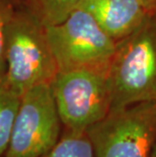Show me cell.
I'll list each match as a JSON object with an SVG mask.
<instances>
[{
    "label": "cell",
    "instance_id": "cell-9",
    "mask_svg": "<svg viewBox=\"0 0 156 157\" xmlns=\"http://www.w3.org/2000/svg\"><path fill=\"white\" fill-rule=\"evenodd\" d=\"M41 157H95L93 146L86 131L64 132L53 148Z\"/></svg>",
    "mask_w": 156,
    "mask_h": 157
},
{
    "label": "cell",
    "instance_id": "cell-2",
    "mask_svg": "<svg viewBox=\"0 0 156 157\" xmlns=\"http://www.w3.org/2000/svg\"><path fill=\"white\" fill-rule=\"evenodd\" d=\"M111 109L156 101V19L117 43L108 68Z\"/></svg>",
    "mask_w": 156,
    "mask_h": 157
},
{
    "label": "cell",
    "instance_id": "cell-12",
    "mask_svg": "<svg viewBox=\"0 0 156 157\" xmlns=\"http://www.w3.org/2000/svg\"><path fill=\"white\" fill-rule=\"evenodd\" d=\"M143 1L147 4L149 7H150L152 10H155V8H156V0H143Z\"/></svg>",
    "mask_w": 156,
    "mask_h": 157
},
{
    "label": "cell",
    "instance_id": "cell-3",
    "mask_svg": "<svg viewBox=\"0 0 156 157\" xmlns=\"http://www.w3.org/2000/svg\"><path fill=\"white\" fill-rule=\"evenodd\" d=\"M46 32L58 71L108 72L117 42L84 9L77 8L61 23L46 26Z\"/></svg>",
    "mask_w": 156,
    "mask_h": 157
},
{
    "label": "cell",
    "instance_id": "cell-5",
    "mask_svg": "<svg viewBox=\"0 0 156 157\" xmlns=\"http://www.w3.org/2000/svg\"><path fill=\"white\" fill-rule=\"evenodd\" d=\"M63 128L86 131L111 111L108 72L91 69L58 71L50 83Z\"/></svg>",
    "mask_w": 156,
    "mask_h": 157
},
{
    "label": "cell",
    "instance_id": "cell-6",
    "mask_svg": "<svg viewBox=\"0 0 156 157\" xmlns=\"http://www.w3.org/2000/svg\"><path fill=\"white\" fill-rule=\"evenodd\" d=\"M62 122L50 83H43L21 95L10 143L4 157H41L62 135Z\"/></svg>",
    "mask_w": 156,
    "mask_h": 157
},
{
    "label": "cell",
    "instance_id": "cell-16",
    "mask_svg": "<svg viewBox=\"0 0 156 157\" xmlns=\"http://www.w3.org/2000/svg\"><path fill=\"white\" fill-rule=\"evenodd\" d=\"M155 102H156V101H155Z\"/></svg>",
    "mask_w": 156,
    "mask_h": 157
},
{
    "label": "cell",
    "instance_id": "cell-7",
    "mask_svg": "<svg viewBox=\"0 0 156 157\" xmlns=\"http://www.w3.org/2000/svg\"><path fill=\"white\" fill-rule=\"evenodd\" d=\"M84 9L116 42L130 36L153 15L143 0H83Z\"/></svg>",
    "mask_w": 156,
    "mask_h": 157
},
{
    "label": "cell",
    "instance_id": "cell-14",
    "mask_svg": "<svg viewBox=\"0 0 156 157\" xmlns=\"http://www.w3.org/2000/svg\"><path fill=\"white\" fill-rule=\"evenodd\" d=\"M152 17L156 19V8H155V10H154V12H153V15H152Z\"/></svg>",
    "mask_w": 156,
    "mask_h": 157
},
{
    "label": "cell",
    "instance_id": "cell-1",
    "mask_svg": "<svg viewBox=\"0 0 156 157\" xmlns=\"http://www.w3.org/2000/svg\"><path fill=\"white\" fill-rule=\"evenodd\" d=\"M6 73L2 84L16 95L43 83H51L58 72L46 25L18 4L7 26L5 39Z\"/></svg>",
    "mask_w": 156,
    "mask_h": 157
},
{
    "label": "cell",
    "instance_id": "cell-4",
    "mask_svg": "<svg viewBox=\"0 0 156 157\" xmlns=\"http://www.w3.org/2000/svg\"><path fill=\"white\" fill-rule=\"evenodd\" d=\"M86 133L95 157H150L156 143V102L111 109Z\"/></svg>",
    "mask_w": 156,
    "mask_h": 157
},
{
    "label": "cell",
    "instance_id": "cell-13",
    "mask_svg": "<svg viewBox=\"0 0 156 157\" xmlns=\"http://www.w3.org/2000/svg\"><path fill=\"white\" fill-rule=\"evenodd\" d=\"M150 157H156V143H155V145L153 147V150H152V152H151V156Z\"/></svg>",
    "mask_w": 156,
    "mask_h": 157
},
{
    "label": "cell",
    "instance_id": "cell-15",
    "mask_svg": "<svg viewBox=\"0 0 156 157\" xmlns=\"http://www.w3.org/2000/svg\"><path fill=\"white\" fill-rule=\"evenodd\" d=\"M17 1H18V2H19V3H21V0H17Z\"/></svg>",
    "mask_w": 156,
    "mask_h": 157
},
{
    "label": "cell",
    "instance_id": "cell-8",
    "mask_svg": "<svg viewBox=\"0 0 156 157\" xmlns=\"http://www.w3.org/2000/svg\"><path fill=\"white\" fill-rule=\"evenodd\" d=\"M83 0H21L46 26L61 23L76 10Z\"/></svg>",
    "mask_w": 156,
    "mask_h": 157
},
{
    "label": "cell",
    "instance_id": "cell-11",
    "mask_svg": "<svg viewBox=\"0 0 156 157\" xmlns=\"http://www.w3.org/2000/svg\"><path fill=\"white\" fill-rule=\"evenodd\" d=\"M19 4L17 0H0V82L6 73L5 63V39L7 26Z\"/></svg>",
    "mask_w": 156,
    "mask_h": 157
},
{
    "label": "cell",
    "instance_id": "cell-10",
    "mask_svg": "<svg viewBox=\"0 0 156 157\" xmlns=\"http://www.w3.org/2000/svg\"><path fill=\"white\" fill-rule=\"evenodd\" d=\"M21 98L0 82V157H4L8 149Z\"/></svg>",
    "mask_w": 156,
    "mask_h": 157
}]
</instances>
